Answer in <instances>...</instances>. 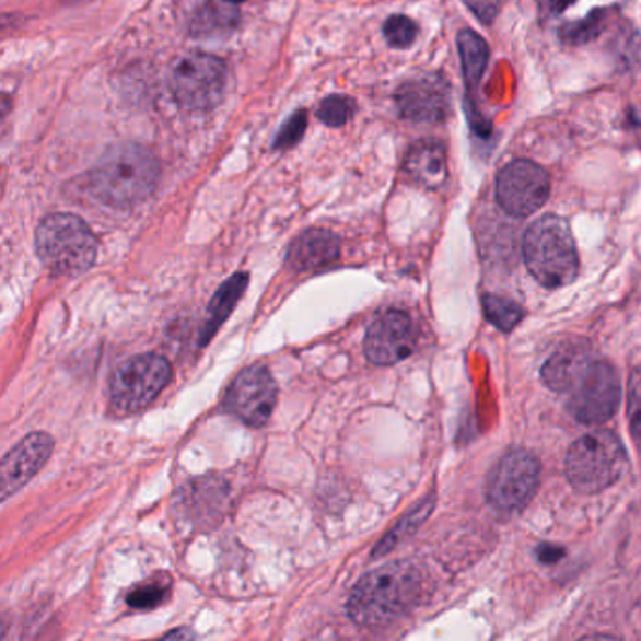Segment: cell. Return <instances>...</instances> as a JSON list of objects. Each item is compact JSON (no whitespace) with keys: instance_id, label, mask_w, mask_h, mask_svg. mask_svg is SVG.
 I'll return each instance as SVG.
<instances>
[{"instance_id":"6da1fadb","label":"cell","mask_w":641,"mask_h":641,"mask_svg":"<svg viewBox=\"0 0 641 641\" xmlns=\"http://www.w3.org/2000/svg\"><path fill=\"white\" fill-rule=\"evenodd\" d=\"M421 595L420 568L412 562H392L371 570L356 583L348 598V615L361 627H386L415 608Z\"/></svg>"},{"instance_id":"7a4b0ae2","label":"cell","mask_w":641,"mask_h":641,"mask_svg":"<svg viewBox=\"0 0 641 641\" xmlns=\"http://www.w3.org/2000/svg\"><path fill=\"white\" fill-rule=\"evenodd\" d=\"M161 164L153 151L140 143H117L107 149L89 175V188L112 208H132L153 195Z\"/></svg>"},{"instance_id":"3957f363","label":"cell","mask_w":641,"mask_h":641,"mask_svg":"<svg viewBox=\"0 0 641 641\" xmlns=\"http://www.w3.org/2000/svg\"><path fill=\"white\" fill-rule=\"evenodd\" d=\"M523 258L536 281L548 288L567 287L580 269L570 226L555 214H546L528 226L523 237Z\"/></svg>"},{"instance_id":"277c9868","label":"cell","mask_w":641,"mask_h":641,"mask_svg":"<svg viewBox=\"0 0 641 641\" xmlns=\"http://www.w3.org/2000/svg\"><path fill=\"white\" fill-rule=\"evenodd\" d=\"M36 253L51 273L75 277L93 268L98 241L80 217L55 213L36 230Z\"/></svg>"},{"instance_id":"5b68a950","label":"cell","mask_w":641,"mask_h":641,"mask_svg":"<svg viewBox=\"0 0 641 641\" xmlns=\"http://www.w3.org/2000/svg\"><path fill=\"white\" fill-rule=\"evenodd\" d=\"M627 454L621 441L609 431L583 434L568 447L564 470L570 486L580 493H601L621 478Z\"/></svg>"},{"instance_id":"8992f818","label":"cell","mask_w":641,"mask_h":641,"mask_svg":"<svg viewBox=\"0 0 641 641\" xmlns=\"http://www.w3.org/2000/svg\"><path fill=\"white\" fill-rule=\"evenodd\" d=\"M172 378V365L161 354H140L120 363L109 378V397L123 415H135L166 388Z\"/></svg>"},{"instance_id":"52a82bcc","label":"cell","mask_w":641,"mask_h":641,"mask_svg":"<svg viewBox=\"0 0 641 641\" xmlns=\"http://www.w3.org/2000/svg\"><path fill=\"white\" fill-rule=\"evenodd\" d=\"M226 65L208 54L180 57L170 74V89L175 102L195 112L219 106L226 93Z\"/></svg>"},{"instance_id":"ba28073f","label":"cell","mask_w":641,"mask_h":641,"mask_svg":"<svg viewBox=\"0 0 641 641\" xmlns=\"http://www.w3.org/2000/svg\"><path fill=\"white\" fill-rule=\"evenodd\" d=\"M540 483V463L527 450L502 455L488 476V501L502 512L527 506Z\"/></svg>"},{"instance_id":"9c48e42d","label":"cell","mask_w":641,"mask_h":641,"mask_svg":"<svg viewBox=\"0 0 641 641\" xmlns=\"http://www.w3.org/2000/svg\"><path fill=\"white\" fill-rule=\"evenodd\" d=\"M621 381L608 361H595L583 381L568 394V410L585 426H598L617 412Z\"/></svg>"},{"instance_id":"30bf717a","label":"cell","mask_w":641,"mask_h":641,"mask_svg":"<svg viewBox=\"0 0 641 641\" xmlns=\"http://www.w3.org/2000/svg\"><path fill=\"white\" fill-rule=\"evenodd\" d=\"M549 175L531 161L510 162L497 177V200L512 217H528L548 201Z\"/></svg>"},{"instance_id":"8fae6325","label":"cell","mask_w":641,"mask_h":641,"mask_svg":"<svg viewBox=\"0 0 641 641\" xmlns=\"http://www.w3.org/2000/svg\"><path fill=\"white\" fill-rule=\"evenodd\" d=\"M277 384L268 369L254 365L232 382L224 397V408L250 428H264L277 405Z\"/></svg>"},{"instance_id":"7c38bea8","label":"cell","mask_w":641,"mask_h":641,"mask_svg":"<svg viewBox=\"0 0 641 641\" xmlns=\"http://www.w3.org/2000/svg\"><path fill=\"white\" fill-rule=\"evenodd\" d=\"M415 347V324L403 311H386L376 316L365 335V356L382 368L407 360Z\"/></svg>"},{"instance_id":"4fadbf2b","label":"cell","mask_w":641,"mask_h":641,"mask_svg":"<svg viewBox=\"0 0 641 641\" xmlns=\"http://www.w3.org/2000/svg\"><path fill=\"white\" fill-rule=\"evenodd\" d=\"M55 441L51 434L38 431L25 436L12 447L0 465V497L2 501L18 493L25 483L40 473L54 454Z\"/></svg>"},{"instance_id":"5bb4252c","label":"cell","mask_w":641,"mask_h":641,"mask_svg":"<svg viewBox=\"0 0 641 641\" xmlns=\"http://www.w3.org/2000/svg\"><path fill=\"white\" fill-rule=\"evenodd\" d=\"M395 102L403 119L415 123H441L450 114V91L442 78H420L405 83Z\"/></svg>"},{"instance_id":"9a60e30c","label":"cell","mask_w":641,"mask_h":641,"mask_svg":"<svg viewBox=\"0 0 641 641\" xmlns=\"http://www.w3.org/2000/svg\"><path fill=\"white\" fill-rule=\"evenodd\" d=\"M593 356L583 342H570L562 345L544 368H541V381L548 388L559 394H570L572 389L583 381V376L593 368Z\"/></svg>"},{"instance_id":"2e32d148","label":"cell","mask_w":641,"mask_h":641,"mask_svg":"<svg viewBox=\"0 0 641 641\" xmlns=\"http://www.w3.org/2000/svg\"><path fill=\"white\" fill-rule=\"evenodd\" d=\"M339 254H341L339 237L324 228H313L303 232L290 245L287 261L288 266L295 271L307 273V271L328 268L339 258Z\"/></svg>"},{"instance_id":"e0dca14e","label":"cell","mask_w":641,"mask_h":641,"mask_svg":"<svg viewBox=\"0 0 641 641\" xmlns=\"http://www.w3.org/2000/svg\"><path fill=\"white\" fill-rule=\"evenodd\" d=\"M405 172L416 185L439 188L447 177L446 151L442 143L423 140L415 143L405 159Z\"/></svg>"},{"instance_id":"ac0fdd59","label":"cell","mask_w":641,"mask_h":641,"mask_svg":"<svg viewBox=\"0 0 641 641\" xmlns=\"http://www.w3.org/2000/svg\"><path fill=\"white\" fill-rule=\"evenodd\" d=\"M247 287V273L232 275L226 282H222V287L214 292L213 300L209 301L208 314L200 331V347H206L213 339L235 305L240 303L241 295L245 294Z\"/></svg>"},{"instance_id":"d6986e66","label":"cell","mask_w":641,"mask_h":641,"mask_svg":"<svg viewBox=\"0 0 641 641\" xmlns=\"http://www.w3.org/2000/svg\"><path fill=\"white\" fill-rule=\"evenodd\" d=\"M230 2H213L206 4L193 20V33L200 38H214V36H224V34L234 31L240 23V14L234 8L228 7Z\"/></svg>"},{"instance_id":"ffe728a7","label":"cell","mask_w":641,"mask_h":641,"mask_svg":"<svg viewBox=\"0 0 641 641\" xmlns=\"http://www.w3.org/2000/svg\"><path fill=\"white\" fill-rule=\"evenodd\" d=\"M459 57H462L463 75L468 89L476 88L488 67L489 47L480 34L463 31L457 36Z\"/></svg>"},{"instance_id":"44dd1931","label":"cell","mask_w":641,"mask_h":641,"mask_svg":"<svg viewBox=\"0 0 641 641\" xmlns=\"http://www.w3.org/2000/svg\"><path fill=\"white\" fill-rule=\"evenodd\" d=\"M483 311H486L488 320L501 331H512L523 320V308L515 301L508 300V298L486 295L483 298Z\"/></svg>"},{"instance_id":"7402d4cb","label":"cell","mask_w":641,"mask_h":641,"mask_svg":"<svg viewBox=\"0 0 641 641\" xmlns=\"http://www.w3.org/2000/svg\"><path fill=\"white\" fill-rule=\"evenodd\" d=\"M431 508H433V501L423 502V504H420L416 510H412V512H410V514H408L407 517L395 527V531H392V533L381 541V546L374 548V557H381V555L388 553L389 549L394 548L395 544L401 540L403 536L412 533V531H415V528L428 517Z\"/></svg>"},{"instance_id":"603a6c76","label":"cell","mask_w":641,"mask_h":641,"mask_svg":"<svg viewBox=\"0 0 641 641\" xmlns=\"http://www.w3.org/2000/svg\"><path fill=\"white\" fill-rule=\"evenodd\" d=\"M354 102L347 98V96H339V94L329 96L318 107V119L322 123H326L328 127H342V125H347L348 120L354 117Z\"/></svg>"},{"instance_id":"cb8c5ba5","label":"cell","mask_w":641,"mask_h":641,"mask_svg":"<svg viewBox=\"0 0 641 641\" xmlns=\"http://www.w3.org/2000/svg\"><path fill=\"white\" fill-rule=\"evenodd\" d=\"M170 595V582L162 580V582H148L135 588L128 595L127 602L130 608L135 609H153L161 606L162 602L166 601Z\"/></svg>"},{"instance_id":"d4e9b609","label":"cell","mask_w":641,"mask_h":641,"mask_svg":"<svg viewBox=\"0 0 641 641\" xmlns=\"http://www.w3.org/2000/svg\"><path fill=\"white\" fill-rule=\"evenodd\" d=\"M384 36L388 40L389 46L408 47L412 46L418 36V27L415 21L407 18V15H392L386 25H384Z\"/></svg>"},{"instance_id":"484cf974","label":"cell","mask_w":641,"mask_h":641,"mask_svg":"<svg viewBox=\"0 0 641 641\" xmlns=\"http://www.w3.org/2000/svg\"><path fill=\"white\" fill-rule=\"evenodd\" d=\"M627 412L632 433L641 439V365L632 371L628 381Z\"/></svg>"},{"instance_id":"4316f807","label":"cell","mask_w":641,"mask_h":641,"mask_svg":"<svg viewBox=\"0 0 641 641\" xmlns=\"http://www.w3.org/2000/svg\"><path fill=\"white\" fill-rule=\"evenodd\" d=\"M305 128H307V112H295L284 123V127L281 128V132L277 136V141H275V148H292V145H295L301 140Z\"/></svg>"},{"instance_id":"83f0119b","label":"cell","mask_w":641,"mask_h":641,"mask_svg":"<svg viewBox=\"0 0 641 641\" xmlns=\"http://www.w3.org/2000/svg\"><path fill=\"white\" fill-rule=\"evenodd\" d=\"M601 21L598 15H591L587 21L562 28V40L568 44H583V42L595 38L596 34L601 33Z\"/></svg>"},{"instance_id":"f1b7e54d","label":"cell","mask_w":641,"mask_h":641,"mask_svg":"<svg viewBox=\"0 0 641 641\" xmlns=\"http://www.w3.org/2000/svg\"><path fill=\"white\" fill-rule=\"evenodd\" d=\"M574 0H544V7L548 8L549 14H561Z\"/></svg>"},{"instance_id":"f546056e","label":"cell","mask_w":641,"mask_h":641,"mask_svg":"<svg viewBox=\"0 0 641 641\" xmlns=\"http://www.w3.org/2000/svg\"><path fill=\"white\" fill-rule=\"evenodd\" d=\"M538 555L541 557V561L544 562H555L559 557L562 555V549H555L551 546H546V548H541L538 551Z\"/></svg>"},{"instance_id":"4dcf8cb0","label":"cell","mask_w":641,"mask_h":641,"mask_svg":"<svg viewBox=\"0 0 641 641\" xmlns=\"http://www.w3.org/2000/svg\"><path fill=\"white\" fill-rule=\"evenodd\" d=\"M195 632H190V630H174V632H167L164 638H193Z\"/></svg>"},{"instance_id":"1f68e13d","label":"cell","mask_w":641,"mask_h":641,"mask_svg":"<svg viewBox=\"0 0 641 641\" xmlns=\"http://www.w3.org/2000/svg\"><path fill=\"white\" fill-rule=\"evenodd\" d=\"M230 4H240V2H245V0H226Z\"/></svg>"}]
</instances>
